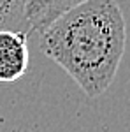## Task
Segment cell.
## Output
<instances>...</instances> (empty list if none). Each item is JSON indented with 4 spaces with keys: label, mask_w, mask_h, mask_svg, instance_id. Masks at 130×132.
Returning a JSON list of instances; mask_svg holds the SVG:
<instances>
[{
    "label": "cell",
    "mask_w": 130,
    "mask_h": 132,
    "mask_svg": "<svg viewBox=\"0 0 130 132\" xmlns=\"http://www.w3.org/2000/svg\"><path fill=\"white\" fill-rule=\"evenodd\" d=\"M125 44L127 25L116 0H84L40 32L42 53L91 99L114 81Z\"/></svg>",
    "instance_id": "6da1fadb"
},
{
    "label": "cell",
    "mask_w": 130,
    "mask_h": 132,
    "mask_svg": "<svg viewBox=\"0 0 130 132\" xmlns=\"http://www.w3.org/2000/svg\"><path fill=\"white\" fill-rule=\"evenodd\" d=\"M25 11H27V0H0V30L28 32Z\"/></svg>",
    "instance_id": "277c9868"
},
{
    "label": "cell",
    "mask_w": 130,
    "mask_h": 132,
    "mask_svg": "<svg viewBox=\"0 0 130 132\" xmlns=\"http://www.w3.org/2000/svg\"><path fill=\"white\" fill-rule=\"evenodd\" d=\"M84 0H27L25 20L28 32H42L53 20Z\"/></svg>",
    "instance_id": "3957f363"
},
{
    "label": "cell",
    "mask_w": 130,
    "mask_h": 132,
    "mask_svg": "<svg viewBox=\"0 0 130 132\" xmlns=\"http://www.w3.org/2000/svg\"><path fill=\"white\" fill-rule=\"evenodd\" d=\"M28 35L25 30H0V83H14L27 74Z\"/></svg>",
    "instance_id": "7a4b0ae2"
}]
</instances>
